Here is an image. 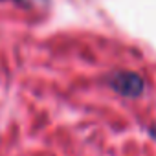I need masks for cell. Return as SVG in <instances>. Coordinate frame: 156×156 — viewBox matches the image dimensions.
<instances>
[{"instance_id":"obj_2","label":"cell","mask_w":156,"mask_h":156,"mask_svg":"<svg viewBox=\"0 0 156 156\" xmlns=\"http://www.w3.org/2000/svg\"><path fill=\"white\" fill-rule=\"evenodd\" d=\"M9 2L24 8V9H37V8H42L48 4V0H9Z\"/></svg>"},{"instance_id":"obj_1","label":"cell","mask_w":156,"mask_h":156,"mask_svg":"<svg viewBox=\"0 0 156 156\" xmlns=\"http://www.w3.org/2000/svg\"><path fill=\"white\" fill-rule=\"evenodd\" d=\"M108 85L114 92L123 98H138L143 94L145 81L136 72H114L108 75Z\"/></svg>"},{"instance_id":"obj_3","label":"cell","mask_w":156,"mask_h":156,"mask_svg":"<svg viewBox=\"0 0 156 156\" xmlns=\"http://www.w3.org/2000/svg\"><path fill=\"white\" fill-rule=\"evenodd\" d=\"M151 132H152V136L156 138V127H152V129H151Z\"/></svg>"}]
</instances>
